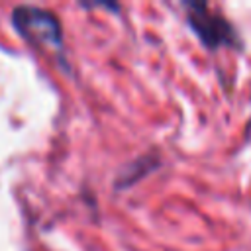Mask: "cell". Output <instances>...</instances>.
Returning <instances> with one entry per match:
<instances>
[{
  "instance_id": "obj_1",
  "label": "cell",
  "mask_w": 251,
  "mask_h": 251,
  "mask_svg": "<svg viewBox=\"0 0 251 251\" xmlns=\"http://www.w3.org/2000/svg\"><path fill=\"white\" fill-rule=\"evenodd\" d=\"M14 25L29 39L39 41V43H49L59 47L61 45V29L59 22L43 10L22 6L14 12Z\"/></svg>"
},
{
  "instance_id": "obj_2",
  "label": "cell",
  "mask_w": 251,
  "mask_h": 251,
  "mask_svg": "<svg viewBox=\"0 0 251 251\" xmlns=\"http://www.w3.org/2000/svg\"><path fill=\"white\" fill-rule=\"evenodd\" d=\"M188 22H190L194 33H198V37L210 47H216L220 43H227L231 37L229 25L222 18L210 14L208 6H204V4H192L190 6Z\"/></svg>"
}]
</instances>
